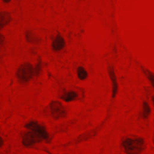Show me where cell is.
<instances>
[{"label":"cell","instance_id":"cell-2","mask_svg":"<svg viewBox=\"0 0 154 154\" xmlns=\"http://www.w3.org/2000/svg\"><path fill=\"white\" fill-rule=\"evenodd\" d=\"M34 75H35L34 67L28 62H25L20 64L16 72L17 78L23 82L29 81Z\"/></svg>","mask_w":154,"mask_h":154},{"label":"cell","instance_id":"cell-15","mask_svg":"<svg viewBox=\"0 0 154 154\" xmlns=\"http://www.w3.org/2000/svg\"><path fill=\"white\" fill-rule=\"evenodd\" d=\"M5 40V37L3 34L0 33V45L4 42Z\"/></svg>","mask_w":154,"mask_h":154},{"label":"cell","instance_id":"cell-16","mask_svg":"<svg viewBox=\"0 0 154 154\" xmlns=\"http://www.w3.org/2000/svg\"><path fill=\"white\" fill-rule=\"evenodd\" d=\"M4 144V140L2 139V138L1 137V136L0 135V147H2Z\"/></svg>","mask_w":154,"mask_h":154},{"label":"cell","instance_id":"cell-6","mask_svg":"<svg viewBox=\"0 0 154 154\" xmlns=\"http://www.w3.org/2000/svg\"><path fill=\"white\" fill-rule=\"evenodd\" d=\"M51 46L54 51L57 52L62 50L65 46V40L63 37L60 34H57L53 40Z\"/></svg>","mask_w":154,"mask_h":154},{"label":"cell","instance_id":"cell-5","mask_svg":"<svg viewBox=\"0 0 154 154\" xmlns=\"http://www.w3.org/2000/svg\"><path fill=\"white\" fill-rule=\"evenodd\" d=\"M25 128L29 131L35 132L40 134L44 140L48 138V132L46 128L35 121H31L25 125Z\"/></svg>","mask_w":154,"mask_h":154},{"label":"cell","instance_id":"cell-9","mask_svg":"<svg viewBox=\"0 0 154 154\" xmlns=\"http://www.w3.org/2000/svg\"><path fill=\"white\" fill-rule=\"evenodd\" d=\"M25 35L26 40L29 43L37 44L40 42V38L32 31H26Z\"/></svg>","mask_w":154,"mask_h":154},{"label":"cell","instance_id":"cell-12","mask_svg":"<svg viewBox=\"0 0 154 154\" xmlns=\"http://www.w3.org/2000/svg\"><path fill=\"white\" fill-rule=\"evenodd\" d=\"M150 112V108L147 102H144L143 105V117L146 119L148 117Z\"/></svg>","mask_w":154,"mask_h":154},{"label":"cell","instance_id":"cell-10","mask_svg":"<svg viewBox=\"0 0 154 154\" xmlns=\"http://www.w3.org/2000/svg\"><path fill=\"white\" fill-rule=\"evenodd\" d=\"M78 97V94L74 91H69L64 93L61 97V99L66 102H72L75 100Z\"/></svg>","mask_w":154,"mask_h":154},{"label":"cell","instance_id":"cell-14","mask_svg":"<svg viewBox=\"0 0 154 154\" xmlns=\"http://www.w3.org/2000/svg\"><path fill=\"white\" fill-rule=\"evenodd\" d=\"M41 67H42V62L40 61H38L35 67H34V72L35 75H38L39 74L41 70Z\"/></svg>","mask_w":154,"mask_h":154},{"label":"cell","instance_id":"cell-17","mask_svg":"<svg viewBox=\"0 0 154 154\" xmlns=\"http://www.w3.org/2000/svg\"><path fill=\"white\" fill-rule=\"evenodd\" d=\"M11 0H2L4 3H9Z\"/></svg>","mask_w":154,"mask_h":154},{"label":"cell","instance_id":"cell-8","mask_svg":"<svg viewBox=\"0 0 154 154\" xmlns=\"http://www.w3.org/2000/svg\"><path fill=\"white\" fill-rule=\"evenodd\" d=\"M12 20L11 14L5 11H0V31L8 25Z\"/></svg>","mask_w":154,"mask_h":154},{"label":"cell","instance_id":"cell-18","mask_svg":"<svg viewBox=\"0 0 154 154\" xmlns=\"http://www.w3.org/2000/svg\"><path fill=\"white\" fill-rule=\"evenodd\" d=\"M152 101H153V104H154V96H152Z\"/></svg>","mask_w":154,"mask_h":154},{"label":"cell","instance_id":"cell-13","mask_svg":"<svg viewBox=\"0 0 154 154\" xmlns=\"http://www.w3.org/2000/svg\"><path fill=\"white\" fill-rule=\"evenodd\" d=\"M146 74L148 78V79H149V81H150L152 85H153V87H154V74L151 73L150 72L146 70Z\"/></svg>","mask_w":154,"mask_h":154},{"label":"cell","instance_id":"cell-7","mask_svg":"<svg viewBox=\"0 0 154 154\" xmlns=\"http://www.w3.org/2000/svg\"><path fill=\"white\" fill-rule=\"evenodd\" d=\"M108 74L112 83V97H114L116 96L117 93L118 85H117L116 76L114 73V69L112 67H109L108 68Z\"/></svg>","mask_w":154,"mask_h":154},{"label":"cell","instance_id":"cell-1","mask_svg":"<svg viewBox=\"0 0 154 154\" xmlns=\"http://www.w3.org/2000/svg\"><path fill=\"white\" fill-rule=\"evenodd\" d=\"M122 146L126 154H140L145 148V143L140 137H128L123 141Z\"/></svg>","mask_w":154,"mask_h":154},{"label":"cell","instance_id":"cell-4","mask_svg":"<svg viewBox=\"0 0 154 154\" xmlns=\"http://www.w3.org/2000/svg\"><path fill=\"white\" fill-rule=\"evenodd\" d=\"M44 139L38 133L29 131L25 133L22 137V144L25 146H30L43 141Z\"/></svg>","mask_w":154,"mask_h":154},{"label":"cell","instance_id":"cell-3","mask_svg":"<svg viewBox=\"0 0 154 154\" xmlns=\"http://www.w3.org/2000/svg\"><path fill=\"white\" fill-rule=\"evenodd\" d=\"M50 110L52 117L58 120L66 116V111L63 104L58 100H53L50 103Z\"/></svg>","mask_w":154,"mask_h":154},{"label":"cell","instance_id":"cell-11","mask_svg":"<svg viewBox=\"0 0 154 154\" xmlns=\"http://www.w3.org/2000/svg\"><path fill=\"white\" fill-rule=\"evenodd\" d=\"M77 76L80 80H84L87 78L88 73L85 68L82 66H79L77 69Z\"/></svg>","mask_w":154,"mask_h":154}]
</instances>
